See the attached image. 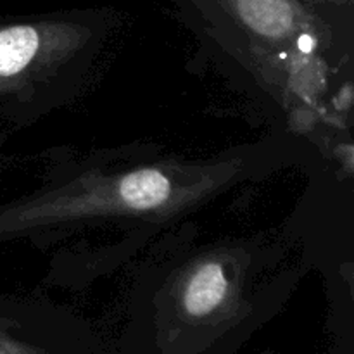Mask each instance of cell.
I'll use <instances>...</instances> for the list:
<instances>
[{
    "label": "cell",
    "mask_w": 354,
    "mask_h": 354,
    "mask_svg": "<svg viewBox=\"0 0 354 354\" xmlns=\"http://www.w3.org/2000/svg\"><path fill=\"white\" fill-rule=\"evenodd\" d=\"M90 31L75 23L2 24L0 26V88H10L30 76L54 68L78 50Z\"/></svg>",
    "instance_id": "6da1fadb"
},
{
    "label": "cell",
    "mask_w": 354,
    "mask_h": 354,
    "mask_svg": "<svg viewBox=\"0 0 354 354\" xmlns=\"http://www.w3.org/2000/svg\"><path fill=\"white\" fill-rule=\"evenodd\" d=\"M249 33L272 44L315 38L318 23L301 0H220Z\"/></svg>",
    "instance_id": "7a4b0ae2"
},
{
    "label": "cell",
    "mask_w": 354,
    "mask_h": 354,
    "mask_svg": "<svg viewBox=\"0 0 354 354\" xmlns=\"http://www.w3.org/2000/svg\"><path fill=\"white\" fill-rule=\"evenodd\" d=\"M228 290L230 286L223 266L216 261L203 263L190 273L183 286L182 306L194 318L209 317L227 301Z\"/></svg>",
    "instance_id": "3957f363"
},
{
    "label": "cell",
    "mask_w": 354,
    "mask_h": 354,
    "mask_svg": "<svg viewBox=\"0 0 354 354\" xmlns=\"http://www.w3.org/2000/svg\"><path fill=\"white\" fill-rule=\"evenodd\" d=\"M0 354H37L33 349L28 346L21 344V342L14 341V339L7 337L0 332Z\"/></svg>",
    "instance_id": "277c9868"
},
{
    "label": "cell",
    "mask_w": 354,
    "mask_h": 354,
    "mask_svg": "<svg viewBox=\"0 0 354 354\" xmlns=\"http://www.w3.org/2000/svg\"><path fill=\"white\" fill-rule=\"evenodd\" d=\"M311 3H349L351 0H306Z\"/></svg>",
    "instance_id": "5b68a950"
}]
</instances>
